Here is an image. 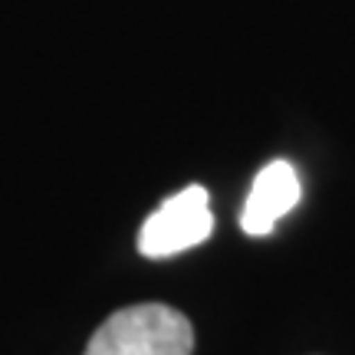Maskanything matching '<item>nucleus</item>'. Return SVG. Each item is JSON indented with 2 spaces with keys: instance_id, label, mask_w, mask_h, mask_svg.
<instances>
[{
  "instance_id": "nucleus-1",
  "label": "nucleus",
  "mask_w": 355,
  "mask_h": 355,
  "mask_svg": "<svg viewBox=\"0 0 355 355\" xmlns=\"http://www.w3.org/2000/svg\"><path fill=\"white\" fill-rule=\"evenodd\" d=\"M194 329L184 313L165 303L125 306L102 322L86 355H191Z\"/></svg>"
},
{
  "instance_id": "nucleus-2",
  "label": "nucleus",
  "mask_w": 355,
  "mask_h": 355,
  "mask_svg": "<svg viewBox=\"0 0 355 355\" xmlns=\"http://www.w3.org/2000/svg\"><path fill=\"white\" fill-rule=\"evenodd\" d=\"M214 230V214L207 204V191L201 184L178 191L175 198H168L158 211H155L139 234V250L152 260L162 257H175L188 247H198L211 237Z\"/></svg>"
},
{
  "instance_id": "nucleus-3",
  "label": "nucleus",
  "mask_w": 355,
  "mask_h": 355,
  "mask_svg": "<svg viewBox=\"0 0 355 355\" xmlns=\"http://www.w3.org/2000/svg\"><path fill=\"white\" fill-rule=\"evenodd\" d=\"M300 204V175L290 162H270L254 178L247 204L241 211V227L250 237H263L277 227L283 214H290Z\"/></svg>"
}]
</instances>
